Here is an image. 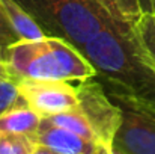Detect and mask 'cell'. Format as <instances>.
<instances>
[{
  "mask_svg": "<svg viewBox=\"0 0 155 154\" xmlns=\"http://www.w3.org/2000/svg\"><path fill=\"white\" fill-rule=\"evenodd\" d=\"M131 26L111 21L84 46L83 54L107 94L120 95L155 116V67Z\"/></svg>",
  "mask_w": 155,
  "mask_h": 154,
  "instance_id": "cell-1",
  "label": "cell"
},
{
  "mask_svg": "<svg viewBox=\"0 0 155 154\" xmlns=\"http://www.w3.org/2000/svg\"><path fill=\"white\" fill-rule=\"evenodd\" d=\"M6 63L17 80L81 82L97 76L83 51L59 36L36 41H15L9 46Z\"/></svg>",
  "mask_w": 155,
  "mask_h": 154,
  "instance_id": "cell-2",
  "label": "cell"
},
{
  "mask_svg": "<svg viewBox=\"0 0 155 154\" xmlns=\"http://www.w3.org/2000/svg\"><path fill=\"white\" fill-rule=\"evenodd\" d=\"M50 36H59L83 51L111 20L97 0H15Z\"/></svg>",
  "mask_w": 155,
  "mask_h": 154,
  "instance_id": "cell-3",
  "label": "cell"
},
{
  "mask_svg": "<svg viewBox=\"0 0 155 154\" xmlns=\"http://www.w3.org/2000/svg\"><path fill=\"white\" fill-rule=\"evenodd\" d=\"M75 88L78 95L77 107L89 121L97 142L104 147H113L116 133L122 122L119 106L108 97L97 76L78 82Z\"/></svg>",
  "mask_w": 155,
  "mask_h": 154,
  "instance_id": "cell-4",
  "label": "cell"
},
{
  "mask_svg": "<svg viewBox=\"0 0 155 154\" xmlns=\"http://www.w3.org/2000/svg\"><path fill=\"white\" fill-rule=\"evenodd\" d=\"M122 112L113 148L124 154H155V116L130 100L108 94Z\"/></svg>",
  "mask_w": 155,
  "mask_h": 154,
  "instance_id": "cell-5",
  "label": "cell"
},
{
  "mask_svg": "<svg viewBox=\"0 0 155 154\" xmlns=\"http://www.w3.org/2000/svg\"><path fill=\"white\" fill-rule=\"evenodd\" d=\"M20 98L42 118L57 115L78 106L77 88L65 80H17Z\"/></svg>",
  "mask_w": 155,
  "mask_h": 154,
  "instance_id": "cell-6",
  "label": "cell"
},
{
  "mask_svg": "<svg viewBox=\"0 0 155 154\" xmlns=\"http://www.w3.org/2000/svg\"><path fill=\"white\" fill-rule=\"evenodd\" d=\"M35 144L47 147L59 154H97L100 144L77 133L56 127L42 119L39 130L32 138Z\"/></svg>",
  "mask_w": 155,
  "mask_h": 154,
  "instance_id": "cell-7",
  "label": "cell"
},
{
  "mask_svg": "<svg viewBox=\"0 0 155 154\" xmlns=\"http://www.w3.org/2000/svg\"><path fill=\"white\" fill-rule=\"evenodd\" d=\"M41 122V115H38L24 103H20L0 115V132L33 138L39 130Z\"/></svg>",
  "mask_w": 155,
  "mask_h": 154,
  "instance_id": "cell-8",
  "label": "cell"
},
{
  "mask_svg": "<svg viewBox=\"0 0 155 154\" xmlns=\"http://www.w3.org/2000/svg\"><path fill=\"white\" fill-rule=\"evenodd\" d=\"M0 3L18 41H36L48 36L41 24L15 0H0Z\"/></svg>",
  "mask_w": 155,
  "mask_h": 154,
  "instance_id": "cell-9",
  "label": "cell"
},
{
  "mask_svg": "<svg viewBox=\"0 0 155 154\" xmlns=\"http://www.w3.org/2000/svg\"><path fill=\"white\" fill-rule=\"evenodd\" d=\"M42 119L45 122L51 124V125L62 127L65 130H69L72 133H77V135L86 138V139H91V141L97 142L95 133H94L89 121L84 118V115L80 112L78 107L66 110V112H62V113H57V115H51V116L42 118Z\"/></svg>",
  "mask_w": 155,
  "mask_h": 154,
  "instance_id": "cell-10",
  "label": "cell"
},
{
  "mask_svg": "<svg viewBox=\"0 0 155 154\" xmlns=\"http://www.w3.org/2000/svg\"><path fill=\"white\" fill-rule=\"evenodd\" d=\"M97 3L114 23L134 24L142 15L139 0H97Z\"/></svg>",
  "mask_w": 155,
  "mask_h": 154,
  "instance_id": "cell-11",
  "label": "cell"
},
{
  "mask_svg": "<svg viewBox=\"0 0 155 154\" xmlns=\"http://www.w3.org/2000/svg\"><path fill=\"white\" fill-rule=\"evenodd\" d=\"M131 27L143 53L155 67V14H142Z\"/></svg>",
  "mask_w": 155,
  "mask_h": 154,
  "instance_id": "cell-12",
  "label": "cell"
},
{
  "mask_svg": "<svg viewBox=\"0 0 155 154\" xmlns=\"http://www.w3.org/2000/svg\"><path fill=\"white\" fill-rule=\"evenodd\" d=\"M35 145L29 136L0 132V154H30Z\"/></svg>",
  "mask_w": 155,
  "mask_h": 154,
  "instance_id": "cell-13",
  "label": "cell"
},
{
  "mask_svg": "<svg viewBox=\"0 0 155 154\" xmlns=\"http://www.w3.org/2000/svg\"><path fill=\"white\" fill-rule=\"evenodd\" d=\"M23 103L18 94L17 80H3L0 82V115H3L11 107Z\"/></svg>",
  "mask_w": 155,
  "mask_h": 154,
  "instance_id": "cell-14",
  "label": "cell"
},
{
  "mask_svg": "<svg viewBox=\"0 0 155 154\" xmlns=\"http://www.w3.org/2000/svg\"><path fill=\"white\" fill-rule=\"evenodd\" d=\"M0 36L8 38V39H11V41H14V43L18 41V38H17L14 29L11 27V24H9V21H8V17H6L3 8H2V3H0Z\"/></svg>",
  "mask_w": 155,
  "mask_h": 154,
  "instance_id": "cell-15",
  "label": "cell"
},
{
  "mask_svg": "<svg viewBox=\"0 0 155 154\" xmlns=\"http://www.w3.org/2000/svg\"><path fill=\"white\" fill-rule=\"evenodd\" d=\"M3 80H17V79L14 77L8 63L5 60H0V82H3Z\"/></svg>",
  "mask_w": 155,
  "mask_h": 154,
  "instance_id": "cell-16",
  "label": "cell"
},
{
  "mask_svg": "<svg viewBox=\"0 0 155 154\" xmlns=\"http://www.w3.org/2000/svg\"><path fill=\"white\" fill-rule=\"evenodd\" d=\"M142 14H155V0H139Z\"/></svg>",
  "mask_w": 155,
  "mask_h": 154,
  "instance_id": "cell-17",
  "label": "cell"
},
{
  "mask_svg": "<svg viewBox=\"0 0 155 154\" xmlns=\"http://www.w3.org/2000/svg\"><path fill=\"white\" fill-rule=\"evenodd\" d=\"M12 43H14V41L0 36V60H5V62H6V59H8V50H9V46H11Z\"/></svg>",
  "mask_w": 155,
  "mask_h": 154,
  "instance_id": "cell-18",
  "label": "cell"
},
{
  "mask_svg": "<svg viewBox=\"0 0 155 154\" xmlns=\"http://www.w3.org/2000/svg\"><path fill=\"white\" fill-rule=\"evenodd\" d=\"M30 154H59L56 153V151H53L50 148H47V147H42V145H35V148H33V151Z\"/></svg>",
  "mask_w": 155,
  "mask_h": 154,
  "instance_id": "cell-19",
  "label": "cell"
}]
</instances>
